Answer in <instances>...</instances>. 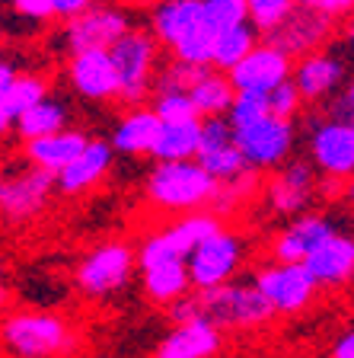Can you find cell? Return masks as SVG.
Returning a JSON list of instances; mask_svg holds the SVG:
<instances>
[{
    "mask_svg": "<svg viewBox=\"0 0 354 358\" xmlns=\"http://www.w3.org/2000/svg\"><path fill=\"white\" fill-rule=\"evenodd\" d=\"M274 313V307L265 301V294L252 282H230L221 288H195L182 301L170 307L172 323L205 320L217 327L221 333H246V329L265 327Z\"/></svg>",
    "mask_w": 354,
    "mask_h": 358,
    "instance_id": "6da1fadb",
    "label": "cell"
},
{
    "mask_svg": "<svg viewBox=\"0 0 354 358\" xmlns=\"http://www.w3.org/2000/svg\"><path fill=\"white\" fill-rule=\"evenodd\" d=\"M221 182H217L198 160H160L150 166L144 179V199L160 215H192L214 205Z\"/></svg>",
    "mask_w": 354,
    "mask_h": 358,
    "instance_id": "7a4b0ae2",
    "label": "cell"
},
{
    "mask_svg": "<svg viewBox=\"0 0 354 358\" xmlns=\"http://www.w3.org/2000/svg\"><path fill=\"white\" fill-rule=\"evenodd\" d=\"M7 358H74L80 329L54 310H10L3 320Z\"/></svg>",
    "mask_w": 354,
    "mask_h": 358,
    "instance_id": "3957f363",
    "label": "cell"
},
{
    "mask_svg": "<svg viewBox=\"0 0 354 358\" xmlns=\"http://www.w3.org/2000/svg\"><path fill=\"white\" fill-rule=\"evenodd\" d=\"M160 48L156 36L150 29H138L118 38L112 45V61H115V71L121 77V99L128 106H147V99H154L156 90V77H160Z\"/></svg>",
    "mask_w": 354,
    "mask_h": 358,
    "instance_id": "277c9868",
    "label": "cell"
},
{
    "mask_svg": "<svg viewBox=\"0 0 354 358\" xmlns=\"http://www.w3.org/2000/svg\"><path fill=\"white\" fill-rule=\"evenodd\" d=\"M134 268H140L138 250L128 240H103L74 266V285L83 298H112L131 285Z\"/></svg>",
    "mask_w": 354,
    "mask_h": 358,
    "instance_id": "5b68a950",
    "label": "cell"
},
{
    "mask_svg": "<svg viewBox=\"0 0 354 358\" xmlns=\"http://www.w3.org/2000/svg\"><path fill=\"white\" fill-rule=\"evenodd\" d=\"M227 227L221 215H214L211 208L192 211V215L170 217L160 231L147 234L138 246V266L147 268L166 259H189L195 253V246H201L207 237H214Z\"/></svg>",
    "mask_w": 354,
    "mask_h": 358,
    "instance_id": "8992f818",
    "label": "cell"
},
{
    "mask_svg": "<svg viewBox=\"0 0 354 358\" xmlns=\"http://www.w3.org/2000/svg\"><path fill=\"white\" fill-rule=\"evenodd\" d=\"M131 13L128 7L118 3H96L77 20L61 22V29L54 32V48L64 52L67 58L80 52H109L118 38L131 32Z\"/></svg>",
    "mask_w": 354,
    "mask_h": 358,
    "instance_id": "52a82bcc",
    "label": "cell"
},
{
    "mask_svg": "<svg viewBox=\"0 0 354 358\" xmlns=\"http://www.w3.org/2000/svg\"><path fill=\"white\" fill-rule=\"evenodd\" d=\"M307 154L323 179L348 182L354 176V119L313 115Z\"/></svg>",
    "mask_w": 354,
    "mask_h": 358,
    "instance_id": "ba28073f",
    "label": "cell"
},
{
    "mask_svg": "<svg viewBox=\"0 0 354 358\" xmlns=\"http://www.w3.org/2000/svg\"><path fill=\"white\" fill-rule=\"evenodd\" d=\"M323 176L310 160H288L284 166L272 173L262 186V208L272 217H300L310 211V205L319 199Z\"/></svg>",
    "mask_w": 354,
    "mask_h": 358,
    "instance_id": "9c48e42d",
    "label": "cell"
},
{
    "mask_svg": "<svg viewBox=\"0 0 354 358\" xmlns=\"http://www.w3.org/2000/svg\"><path fill=\"white\" fill-rule=\"evenodd\" d=\"M252 285H256L265 301L274 307V313H300L313 304L316 298V278L310 275V268L303 266V262H262V266L252 272Z\"/></svg>",
    "mask_w": 354,
    "mask_h": 358,
    "instance_id": "30bf717a",
    "label": "cell"
},
{
    "mask_svg": "<svg viewBox=\"0 0 354 358\" xmlns=\"http://www.w3.org/2000/svg\"><path fill=\"white\" fill-rule=\"evenodd\" d=\"M54 189H58V176L38 170V166H20V170H7L0 179V211L10 224H29L48 208Z\"/></svg>",
    "mask_w": 354,
    "mask_h": 358,
    "instance_id": "8fae6325",
    "label": "cell"
},
{
    "mask_svg": "<svg viewBox=\"0 0 354 358\" xmlns=\"http://www.w3.org/2000/svg\"><path fill=\"white\" fill-rule=\"evenodd\" d=\"M189 275H192L195 288H221L236 278V272L246 262V240L233 231L223 227L221 234L207 237L201 246H195V253L189 256Z\"/></svg>",
    "mask_w": 354,
    "mask_h": 358,
    "instance_id": "7c38bea8",
    "label": "cell"
},
{
    "mask_svg": "<svg viewBox=\"0 0 354 358\" xmlns=\"http://www.w3.org/2000/svg\"><path fill=\"white\" fill-rule=\"evenodd\" d=\"M297 144V125L288 119H265L252 128L236 131V148L243 150L246 164L258 173H274L290 160V150Z\"/></svg>",
    "mask_w": 354,
    "mask_h": 358,
    "instance_id": "4fadbf2b",
    "label": "cell"
},
{
    "mask_svg": "<svg viewBox=\"0 0 354 358\" xmlns=\"http://www.w3.org/2000/svg\"><path fill=\"white\" fill-rule=\"evenodd\" d=\"M335 20L325 13H316L310 7H297L288 20L281 22L274 32H268L265 42H272L274 48L288 52L294 61L307 58V55H316V52H325V45L332 42L335 36Z\"/></svg>",
    "mask_w": 354,
    "mask_h": 358,
    "instance_id": "5bb4252c",
    "label": "cell"
},
{
    "mask_svg": "<svg viewBox=\"0 0 354 358\" xmlns=\"http://www.w3.org/2000/svg\"><path fill=\"white\" fill-rule=\"evenodd\" d=\"M64 77L74 93L87 103L121 99V77L115 71L112 52H80L64 61Z\"/></svg>",
    "mask_w": 354,
    "mask_h": 358,
    "instance_id": "9a60e30c",
    "label": "cell"
},
{
    "mask_svg": "<svg viewBox=\"0 0 354 358\" xmlns=\"http://www.w3.org/2000/svg\"><path fill=\"white\" fill-rule=\"evenodd\" d=\"M294 67H297V61L288 52L274 48L272 42H262L227 77L233 80L236 93H265L268 96V93H274V90L284 87L288 80H294Z\"/></svg>",
    "mask_w": 354,
    "mask_h": 358,
    "instance_id": "2e32d148",
    "label": "cell"
},
{
    "mask_svg": "<svg viewBox=\"0 0 354 358\" xmlns=\"http://www.w3.org/2000/svg\"><path fill=\"white\" fill-rule=\"evenodd\" d=\"M339 234L335 221L319 211H307V215L288 221V227H281L268 243V256L274 262H307L325 240H332Z\"/></svg>",
    "mask_w": 354,
    "mask_h": 358,
    "instance_id": "e0dca14e",
    "label": "cell"
},
{
    "mask_svg": "<svg viewBox=\"0 0 354 358\" xmlns=\"http://www.w3.org/2000/svg\"><path fill=\"white\" fill-rule=\"evenodd\" d=\"M294 83L303 93L307 103H325L332 99L339 90L348 87V67L335 52H316L297 61L294 67Z\"/></svg>",
    "mask_w": 354,
    "mask_h": 358,
    "instance_id": "ac0fdd59",
    "label": "cell"
},
{
    "mask_svg": "<svg viewBox=\"0 0 354 358\" xmlns=\"http://www.w3.org/2000/svg\"><path fill=\"white\" fill-rule=\"evenodd\" d=\"M89 141H93V138H89L87 131H80V128H64V131L26 141L20 148V154L29 166H38V170L52 173V176H61V173L87 150Z\"/></svg>",
    "mask_w": 354,
    "mask_h": 358,
    "instance_id": "d6986e66",
    "label": "cell"
},
{
    "mask_svg": "<svg viewBox=\"0 0 354 358\" xmlns=\"http://www.w3.org/2000/svg\"><path fill=\"white\" fill-rule=\"evenodd\" d=\"M160 131L163 119L154 112V106H131L125 115L115 119L109 141L121 157H154Z\"/></svg>",
    "mask_w": 354,
    "mask_h": 358,
    "instance_id": "ffe728a7",
    "label": "cell"
},
{
    "mask_svg": "<svg viewBox=\"0 0 354 358\" xmlns=\"http://www.w3.org/2000/svg\"><path fill=\"white\" fill-rule=\"evenodd\" d=\"M223 345V333L205 320L172 323V329L156 343L150 358H214Z\"/></svg>",
    "mask_w": 354,
    "mask_h": 358,
    "instance_id": "44dd1931",
    "label": "cell"
},
{
    "mask_svg": "<svg viewBox=\"0 0 354 358\" xmlns=\"http://www.w3.org/2000/svg\"><path fill=\"white\" fill-rule=\"evenodd\" d=\"M112 164H115V148H112V141L93 138V141L87 144V150L58 176V192L67 195V199H74V195H83V192H89V189H96L99 182L109 176Z\"/></svg>",
    "mask_w": 354,
    "mask_h": 358,
    "instance_id": "7402d4cb",
    "label": "cell"
},
{
    "mask_svg": "<svg viewBox=\"0 0 354 358\" xmlns=\"http://www.w3.org/2000/svg\"><path fill=\"white\" fill-rule=\"evenodd\" d=\"M303 266L310 268L319 288H341V285L354 282V237L335 234Z\"/></svg>",
    "mask_w": 354,
    "mask_h": 358,
    "instance_id": "603a6c76",
    "label": "cell"
},
{
    "mask_svg": "<svg viewBox=\"0 0 354 358\" xmlns=\"http://www.w3.org/2000/svg\"><path fill=\"white\" fill-rule=\"evenodd\" d=\"M140 288L154 304L172 307L176 301H182L185 294H192L195 285L189 275V262L185 259H166L156 266L140 268Z\"/></svg>",
    "mask_w": 354,
    "mask_h": 358,
    "instance_id": "cb8c5ba5",
    "label": "cell"
},
{
    "mask_svg": "<svg viewBox=\"0 0 354 358\" xmlns=\"http://www.w3.org/2000/svg\"><path fill=\"white\" fill-rule=\"evenodd\" d=\"M198 20H205V0H163L150 10V32L170 52Z\"/></svg>",
    "mask_w": 354,
    "mask_h": 358,
    "instance_id": "d4e9b609",
    "label": "cell"
},
{
    "mask_svg": "<svg viewBox=\"0 0 354 358\" xmlns=\"http://www.w3.org/2000/svg\"><path fill=\"white\" fill-rule=\"evenodd\" d=\"M45 99H48V80L22 71L16 77V83H10L7 90H0V131L13 134L16 122L29 109H36L38 103H45Z\"/></svg>",
    "mask_w": 354,
    "mask_h": 358,
    "instance_id": "484cf974",
    "label": "cell"
},
{
    "mask_svg": "<svg viewBox=\"0 0 354 358\" xmlns=\"http://www.w3.org/2000/svg\"><path fill=\"white\" fill-rule=\"evenodd\" d=\"M201 138H205V119L192 122H163L160 141L154 148V160H198Z\"/></svg>",
    "mask_w": 354,
    "mask_h": 358,
    "instance_id": "4316f807",
    "label": "cell"
},
{
    "mask_svg": "<svg viewBox=\"0 0 354 358\" xmlns=\"http://www.w3.org/2000/svg\"><path fill=\"white\" fill-rule=\"evenodd\" d=\"M189 96H192V103H195V109H198L201 119H227V112L233 109V103H236L239 93H236L233 80H230L223 71L211 67V71L192 87Z\"/></svg>",
    "mask_w": 354,
    "mask_h": 358,
    "instance_id": "83f0119b",
    "label": "cell"
},
{
    "mask_svg": "<svg viewBox=\"0 0 354 358\" xmlns=\"http://www.w3.org/2000/svg\"><path fill=\"white\" fill-rule=\"evenodd\" d=\"M217 38H221V29H217L214 22L205 16V20H198L192 29H189L176 45H172L170 58L185 61V64H195V67H214Z\"/></svg>",
    "mask_w": 354,
    "mask_h": 358,
    "instance_id": "f1b7e54d",
    "label": "cell"
},
{
    "mask_svg": "<svg viewBox=\"0 0 354 358\" xmlns=\"http://www.w3.org/2000/svg\"><path fill=\"white\" fill-rule=\"evenodd\" d=\"M265 42V36L252 26V22H246V26H236V29H223L221 38H217V52H214V67L217 71H223V74H230L239 61H246L252 52H256L258 45Z\"/></svg>",
    "mask_w": 354,
    "mask_h": 358,
    "instance_id": "f546056e",
    "label": "cell"
},
{
    "mask_svg": "<svg viewBox=\"0 0 354 358\" xmlns=\"http://www.w3.org/2000/svg\"><path fill=\"white\" fill-rule=\"evenodd\" d=\"M64 128H67V106L58 103L54 96H48L45 103H38L36 109H29L16 122L13 134L26 144V141H36V138H45V134L64 131Z\"/></svg>",
    "mask_w": 354,
    "mask_h": 358,
    "instance_id": "4dcf8cb0",
    "label": "cell"
},
{
    "mask_svg": "<svg viewBox=\"0 0 354 358\" xmlns=\"http://www.w3.org/2000/svg\"><path fill=\"white\" fill-rule=\"evenodd\" d=\"M262 186H265V179L258 176V170H246L243 176H236L233 182H223L221 192H217V199H214V205H211V211L227 221L230 215L243 211L249 201L262 199Z\"/></svg>",
    "mask_w": 354,
    "mask_h": 358,
    "instance_id": "1f68e13d",
    "label": "cell"
},
{
    "mask_svg": "<svg viewBox=\"0 0 354 358\" xmlns=\"http://www.w3.org/2000/svg\"><path fill=\"white\" fill-rule=\"evenodd\" d=\"M198 164L205 166L211 176L217 179V182H233L236 176H243L246 170H252L249 164H246V157H243V150L236 148V141L233 144H227V148H214V150H201L198 154Z\"/></svg>",
    "mask_w": 354,
    "mask_h": 358,
    "instance_id": "d6a6232c",
    "label": "cell"
},
{
    "mask_svg": "<svg viewBox=\"0 0 354 358\" xmlns=\"http://www.w3.org/2000/svg\"><path fill=\"white\" fill-rule=\"evenodd\" d=\"M207 71H211V67H195V64H185V61H176V58L163 61L154 93H192V87Z\"/></svg>",
    "mask_w": 354,
    "mask_h": 358,
    "instance_id": "836d02e7",
    "label": "cell"
},
{
    "mask_svg": "<svg viewBox=\"0 0 354 358\" xmlns=\"http://www.w3.org/2000/svg\"><path fill=\"white\" fill-rule=\"evenodd\" d=\"M272 119V99L265 93H239L233 109L227 112V122L239 131V128H252L258 122Z\"/></svg>",
    "mask_w": 354,
    "mask_h": 358,
    "instance_id": "e575fe53",
    "label": "cell"
},
{
    "mask_svg": "<svg viewBox=\"0 0 354 358\" xmlns=\"http://www.w3.org/2000/svg\"><path fill=\"white\" fill-rule=\"evenodd\" d=\"M297 7H300V0H249V22L262 36H268V32L278 29Z\"/></svg>",
    "mask_w": 354,
    "mask_h": 358,
    "instance_id": "d590c367",
    "label": "cell"
},
{
    "mask_svg": "<svg viewBox=\"0 0 354 358\" xmlns=\"http://www.w3.org/2000/svg\"><path fill=\"white\" fill-rule=\"evenodd\" d=\"M205 16L217 29H236L249 22V0H205Z\"/></svg>",
    "mask_w": 354,
    "mask_h": 358,
    "instance_id": "8d00e7d4",
    "label": "cell"
},
{
    "mask_svg": "<svg viewBox=\"0 0 354 358\" xmlns=\"http://www.w3.org/2000/svg\"><path fill=\"white\" fill-rule=\"evenodd\" d=\"M154 112L163 122H192L201 119L189 93H154Z\"/></svg>",
    "mask_w": 354,
    "mask_h": 358,
    "instance_id": "74e56055",
    "label": "cell"
},
{
    "mask_svg": "<svg viewBox=\"0 0 354 358\" xmlns=\"http://www.w3.org/2000/svg\"><path fill=\"white\" fill-rule=\"evenodd\" d=\"M268 99H272V115L274 119H288V122H294L297 115H300L303 103H307L294 80H288L284 87L274 90V93H268Z\"/></svg>",
    "mask_w": 354,
    "mask_h": 358,
    "instance_id": "f35d334b",
    "label": "cell"
},
{
    "mask_svg": "<svg viewBox=\"0 0 354 358\" xmlns=\"http://www.w3.org/2000/svg\"><path fill=\"white\" fill-rule=\"evenodd\" d=\"M10 10H13L20 20H29V22H52L58 20L54 16L52 0H7Z\"/></svg>",
    "mask_w": 354,
    "mask_h": 358,
    "instance_id": "ab89813d",
    "label": "cell"
},
{
    "mask_svg": "<svg viewBox=\"0 0 354 358\" xmlns=\"http://www.w3.org/2000/svg\"><path fill=\"white\" fill-rule=\"evenodd\" d=\"M96 3H103V0H52L54 7V16H58L61 22L67 20H77V16H83L87 10H93Z\"/></svg>",
    "mask_w": 354,
    "mask_h": 358,
    "instance_id": "60d3db41",
    "label": "cell"
},
{
    "mask_svg": "<svg viewBox=\"0 0 354 358\" xmlns=\"http://www.w3.org/2000/svg\"><path fill=\"white\" fill-rule=\"evenodd\" d=\"M303 7L316 10V13H325V16H351L354 13V0H300Z\"/></svg>",
    "mask_w": 354,
    "mask_h": 358,
    "instance_id": "b9f144b4",
    "label": "cell"
},
{
    "mask_svg": "<svg viewBox=\"0 0 354 358\" xmlns=\"http://www.w3.org/2000/svg\"><path fill=\"white\" fill-rule=\"evenodd\" d=\"M329 115H341V119H354V77L348 80V87L341 90V99L332 106Z\"/></svg>",
    "mask_w": 354,
    "mask_h": 358,
    "instance_id": "7bdbcfd3",
    "label": "cell"
},
{
    "mask_svg": "<svg viewBox=\"0 0 354 358\" xmlns=\"http://www.w3.org/2000/svg\"><path fill=\"white\" fill-rule=\"evenodd\" d=\"M329 358H354V327L335 339L332 349H329Z\"/></svg>",
    "mask_w": 354,
    "mask_h": 358,
    "instance_id": "ee69618b",
    "label": "cell"
},
{
    "mask_svg": "<svg viewBox=\"0 0 354 358\" xmlns=\"http://www.w3.org/2000/svg\"><path fill=\"white\" fill-rule=\"evenodd\" d=\"M20 74H22V71L7 58L3 64H0V90H7L10 83H16V77H20Z\"/></svg>",
    "mask_w": 354,
    "mask_h": 358,
    "instance_id": "f6af8a7d",
    "label": "cell"
},
{
    "mask_svg": "<svg viewBox=\"0 0 354 358\" xmlns=\"http://www.w3.org/2000/svg\"><path fill=\"white\" fill-rule=\"evenodd\" d=\"M339 36H341V42L354 48V13L345 16V22H341V29H339Z\"/></svg>",
    "mask_w": 354,
    "mask_h": 358,
    "instance_id": "bcb514c9",
    "label": "cell"
},
{
    "mask_svg": "<svg viewBox=\"0 0 354 358\" xmlns=\"http://www.w3.org/2000/svg\"><path fill=\"white\" fill-rule=\"evenodd\" d=\"M341 205H348V208H354V176L345 182V189H341Z\"/></svg>",
    "mask_w": 354,
    "mask_h": 358,
    "instance_id": "7dc6e473",
    "label": "cell"
},
{
    "mask_svg": "<svg viewBox=\"0 0 354 358\" xmlns=\"http://www.w3.org/2000/svg\"><path fill=\"white\" fill-rule=\"evenodd\" d=\"M125 3H131V7H144V10H154V7H160L163 0H125Z\"/></svg>",
    "mask_w": 354,
    "mask_h": 358,
    "instance_id": "c3c4849f",
    "label": "cell"
}]
</instances>
